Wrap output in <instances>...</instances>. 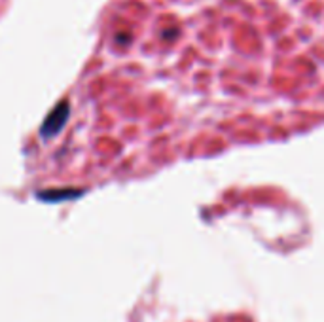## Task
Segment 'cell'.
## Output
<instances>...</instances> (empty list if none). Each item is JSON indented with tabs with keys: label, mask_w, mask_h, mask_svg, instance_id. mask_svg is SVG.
<instances>
[{
	"label": "cell",
	"mask_w": 324,
	"mask_h": 322,
	"mask_svg": "<svg viewBox=\"0 0 324 322\" xmlns=\"http://www.w3.org/2000/svg\"><path fill=\"white\" fill-rule=\"evenodd\" d=\"M67 119H68V102L63 101L48 114V118L44 119V125L40 129L44 138H51V136L57 135L61 129H63V125L67 123Z\"/></svg>",
	"instance_id": "cell-1"
}]
</instances>
